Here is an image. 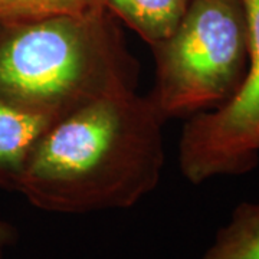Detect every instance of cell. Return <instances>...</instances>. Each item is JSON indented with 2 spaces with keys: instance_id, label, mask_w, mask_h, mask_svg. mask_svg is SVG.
Listing matches in <instances>:
<instances>
[{
  "instance_id": "5",
  "label": "cell",
  "mask_w": 259,
  "mask_h": 259,
  "mask_svg": "<svg viewBox=\"0 0 259 259\" xmlns=\"http://www.w3.org/2000/svg\"><path fill=\"white\" fill-rule=\"evenodd\" d=\"M55 120L0 100V187L15 190L39 139Z\"/></svg>"
},
{
  "instance_id": "7",
  "label": "cell",
  "mask_w": 259,
  "mask_h": 259,
  "mask_svg": "<svg viewBox=\"0 0 259 259\" xmlns=\"http://www.w3.org/2000/svg\"><path fill=\"white\" fill-rule=\"evenodd\" d=\"M199 259H259V202H242Z\"/></svg>"
},
{
  "instance_id": "9",
  "label": "cell",
  "mask_w": 259,
  "mask_h": 259,
  "mask_svg": "<svg viewBox=\"0 0 259 259\" xmlns=\"http://www.w3.org/2000/svg\"><path fill=\"white\" fill-rule=\"evenodd\" d=\"M19 239V232L15 225L0 218V259L6 255V252L12 249Z\"/></svg>"
},
{
  "instance_id": "6",
  "label": "cell",
  "mask_w": 259,
  "mask_h": 259,
  "mask_svg": "<svg viewBox=\"0 0 259 259\" xmlns=\"http://www.w3.org/2000/svg\"><path fill=\"white\" fill-rule=\"evenodd\" d=\"M102 3L150 47H156L175 32L189 0H102Z\"/></svg>"
},
{
  "instance_id": "8",
  "label": "cell",
  "mask_w": 259,
  "mask_h": 259,
  "mask_svg": "<svg viewBox=\"0 0 259 259\" xmlns=\"http://www.w3.org/2000/svg\"><path fill=\"white\" fill-rule=\"evenodd\" d=\"M105 9L102 0H0V23Z\"/></svg>"
},
{
  "instance_id": "2",
  "label": "cell",
  "mask_w": 259,
  "mask_h": 259,
  "mask_svg": "<svg viewBox=\"0 0 259 259\" xmlns=\"http://www.w3.org/2000/svg\"><path fill=\"white\" fill-rule=\"evenodd\" d=\"M136 81L107 9L0 23V100L22 110L58 120Z\"/></svg>"
},
{
  "instance_id": "4",
  "label": "cell",
  "mask_w": 259,
  "mask_h": 259,
  "mask_svg": "<svg viewBox=\"0 0 259 259\" xmlns=\"http://www.w3.org/2000/svg\"><path fill=\"white\" fill-rule=\"evenodd\" d=\"M249 26L245 75L216 108L192 115L179 144L182 175L193 185L241 176L259 163V0H243Z\"/></svg>"
},
{
  "instance_id": "1",
  "label": "cell",
  "mask_w": 259,
  "mask_h": 259,
  "mask_svg": "<svg viewBox=\"0 0 259 259\" xmlns=\"http://www.w3.org/2000/svg\"><path fill=\"white\" fill-rule=\"evenodd\" d=\"M163 122L148 95L136 91L90 102L49 125L15 192L49 213L133 207L160 182Z\"/></svg>"
},
{
  "instance_id": "3",
  "label": "cell",
  "mask_w": 259,
  "mask_h": 259,
  "mask_svg": "<svg viewBox=\"0 0 259 259\" xmlns=\"http://www.w3.org/2000/svg\"><path fill=\"white\" fill-rule=\"evenodd\" d=\"M151 49L156 82L148 98L163 120L216 108L233 94L248 66L243 0H189L175 32Z\"/></svg>"
}]
</instances>
